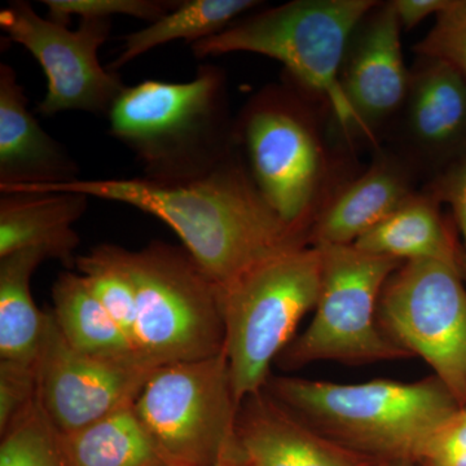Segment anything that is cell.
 Instances as JSON below:
<instances>
[{"label":"cell","instance_id":"6da1fadb","mask_svg":"<svg viewBox=\"0 0 466 466\" xmlns=\"http://www.w3.org/2000/svg\"><path fill=\"white\" fill-rule=\"evenodd\" d=\"M29 193H79L157 218L177 233L184 249L219 289L266 260L309 245L305 235L290 228L269 207L238 148L193 182L79 179Z\"/></svg>","mask_w":466,"mask_h":466},{"label":"cell","instance_id":"7a4b0ae2","mask_svg":"<svg viewBox=\"0 0 466 466\" xmlns=\"http://www.w3.org/2000/svg\"><path fill=\"white\" fill-rule=\"evenodd\" d=\"M233 137L265 200L309 244L325 208L360 174L327 106L285 76L245 104Z\"/></svg>","mask_w":466,"mask_h":466},{"label":"cell","instance_id":"3957f363","mask_svg":"<svg viewBox=\"0 0 466 466\" xmlns=\"http://www.w3.org/2000/svg\"><path fill=\"white\" fill-rule=\"evenodd\" d=\"M265 390L319 434L377 461L419 464L429 441L462 407L437 376L360 383L271 376Z\"/></svg>","mask_w":466,"mask_h":466},{"label":"cell","instance_id":"277c9868","mask_svg":"<svg viewBox=\"0 0 466 466\" xmlns=\"http://www.w3.org/2000/svg\"><path fill=\"white\" fill-rule=\"evenodd\" d=\"M109 134L133 152L144 179H201L238 149L225 72L205 64L192 81L148 79L126 87L108 113Z\"/></svg>","mask_w":466,"mask_h":466},{"label":"cell","instance_id":"5b68a950","mask_svg":"<svg viewBox=\"0 0 466 466\" xmlns=\"http://www.w3.org/2000/svg\"><path fill=\"white\" fill-rule=\"evenodd\" d=\"M376 0H293L263 9L189 46L193 56L262 55L283 64L285 76L323 101L332 116L334 133L349 148L351 113L339 69L355 27Z\"/></svg>","mask_w":466,"mask_h":466},{"label":"cell","instance_id":"8992f818","mask_svg":"<svg viewBox=\"0 0 466 466\" xmlns=\"http://www.w3.org/2000/svg\"><path fill=\"white\" fill-rule=\"evenodd\" d=\"M137 297L135 348L147 366L196 361L222 354L226 325L220 290L183 247L150 242L121 248Z\"/></svg>","mask_w":466,"mask_h":466},{"label":"cell","instance_id":"52a82bcc","mask_svg":"<svg viewBox=\"0 0 466 466\" xmlns=\"http://www.w3.org/2000/svg\"><path fill=\"white\" fill-rule=\"evenodd\" d=\"M320 287V250L308 245L260 263L219 289L238 407L265 389L272 363L293 341L303 317L317 308Z\"/></svg>","mask_w":466,"mask_h":466},{"label":"cell","instance_id":"ba28073f","mask_svg":"<svg viewBox=\"0 0 466 466\" xmlns=\"http://www.w3.org/2000/svg\"><path fill=\"white\" fill-rule=\"evenodd\" d=\"M321 287L314 319L276 359L284 370L319 361L368 364L410 355L383 332L379 302L401 262L358 249L320 245Z\"/></svg>","mask_w":466,"mask_h":466},{"label":"cell","instance_id":"9c48e42d","mask_svg":"<svg viewBox=\"0 0 466 466\" xmlns=\"http://www.w3.org/2000/svg\"><path fill=\"white\" fill-rule=\"evenodd\" d=\"M134 410L168 464L216 466L238 410L226 351L156 368Z\"/></svg>","mask_w":466,"mask_h":466},{"label":"cell","instance_id":"30bf717a","mask_svg":"<svg viewBox=\"0 0 466 466\" xmlns=\"http://www.w3.org/2000/svg\"><path fill=\"white\" fill-rule=\"evenodd\" d=\"M461 267L440 260L401 263L383 287L379 321L410 357L424 359L466 406V287Z\"/></svg>","mask_w":466,"mask_h":466},{"label":"cell","instance_id":"8fae6325","mask_svg":"<svg viewBox=\"0 0 466 466\" xmlns=\"http://www.w3.org/2000/svg\"><path fill=\"white\" fill-rule=\"evenodd\" d=\"M0 27L9 41L23 46L38 61L47 91L38 106L46 116L64 112L108 116L126 86L100 64L99 50L108 41L112 20L85 18L76 30L39 16L32 5L11 2L0 11Z\"/></svg>","mask_w":466,"mask_h":466},{"label":"cell","instance_id":"7c38bea8","mask_svg":"<svg viewBox=\"0 0 466 466\" xmlns=\"http://www.w3.org/2000/svg\"><path fill=\"white\" fill-rule=\"evenodd\" d=\"M155 370L86 357L66 342L47 311L36 358L38 398L57 433L79 431L134 404Z\"/></svg>","mask_w":466,"mask_h":466},{"label":"cell","instance_id":"4fadbf2b","mask_svg":"<svg viewBox=\"0 0 466 466\" xmlns=\"http://www.w3.org/2000/svg\"><path fill=\"white\" fill-rule=\"evenodd\" d=\"M401 26L391 2H379L355 27L339 69L350 113V146L380 148V137L397 121L410 87L401 50Z\"/></svg>","mask_w":466,"mask_h":466},{"label":"cell","instance_id":"5bb4252c","mask_svg":"<svg viewBox=\"0 0 466 466\" xmlns=\"http://www.w3.org/2000/svg\"><path fill=\"white\" fill-rule=\"evenodd\" d=\"M398 150L417 174H440L466 155V81L437 58L416 56L397 121Z\"/></svg>","mask_w":466,"mask_h":466},{"label":"cell","instance_id":"9a60e30c","mask_svg":"<svg viewBox=\"0 0 466 466\" xmlns=\"http://www.w3.org/2000/svg\"><path fill=\"white\" fill-rule=\"evenodd\" d=\"M81 167L27 108L17 73L0 66V193H29L79 180Z\"/></svg>","mask_w":466,"mask_h":466},{"label":"cell","instance_id":"2e32d148","mask_svg":"<svg viewBox=\"0 0 466 466\" xmlns=\"http://www.w3.org/2000/svg\"><path fill=\"white\" fill-rule=\"evenodd\" d=\"M235 438L249 466H376L380 462L319 434L265 389L242 400Z\"/></svg>","mask_w":466,"mask_h":466},{"label":"cell","instance_id":"e0dca14e","mask_svg":"<svg viewBox=\"0 0 466 466\" xmlns=\"http://www.w3.org/2000/svg\"><path fill=\"white\" fill-rule=\"evenodd\" d=\"M415 168L395 150L375 149L370 167L343 187L309 233V245H352L416 193Z\"/></svg>","mask_w":466,"mask_h":466},{"label":"cell","instance_id":"ac0fdd59","mask_svg":"<svg viewBox=\"0 0 466 466\" xmlns=\"http://www.w3.org/2000/svg\"><path fill=\"white\" fill-rule=\"evenodd\" d=\"M90 198L79 193H15L0 198V258L15 251L39 248L51 259L76 265L79 236L73 225Z\"/></svg>","mask_w":466,"mask_h":466},{"label":"cell","instance_id":"d6986e66","mask_svg":"<svg viewBox=\"0 0 466 466\" xmlns=\"http://www.w3.org/2000/svg\"><path fill=\"white\" fill-rule=\"evenodd\" d=\"M441 207L428 192L417 191L352 245L401 263L440 260L464 269V259Z\"/></svg>","mask_w":466,"mask_h":466},{"label":"cell","instance_id":"ffe728a7","mask_svg":"<svg viewBox=\"0 0 466 466\" xmlns=\"http://www.w3.org/2000/svg\"><path fill=\"white\" fill-rule=\"evenodd\" d=\"M51 309L61 334L76 351L110 363L144 367L130 337L91 293L84 276L64 272L52 288Z\"/></svg>","mask_w":466,"mask_h":466},{"label":"cell","instance_id":"44dd1931","mask_svg":"<svg viewBox=\"0 0 466 466\" xmlns=\"http://www.w3.org/2000/svg\"><path fill=\"white\" fill-rule=\"evenodd\" d=\"M46 259L50 254L39 248L0 258V359L36 364L47 312L34 303L30 280Z\"/></svg>","mask_w":466,"mask_h":466},{"label":"cell","instance_id":"7402d4cb","mask_svg":"<svg viewBox=\"0 0 466 466\" xmlns=\"http://www.w3.org/2000/svg\"><path fill=\"white\" fill-rule=\"evenodd\" d=\"M66 466H171L147 433L134 404L72 433H58Z\"/></svg>","mask_w":466,"mask_h":466},{"label":"cell","instance_id":"603a6c76","mask_svg":"<svg viewBox=\"0 0 466 466\" xmlns=\"http://www.w3.org/2000/svg\"><path fill=\"white\" fill-rule=\"evenodd\" d=\"M262 5L257 0H186L148 26L128 34L122 50L110 64L116 72L135 58L167 43L184 41L191 46L223 32L241 15Z\"/></svg>","mask_w":466,"mask_h":466},{"label":"cell","instance_id":"cb8c5ba5","mask_svg":"<svg viewBox=\"0 0 466 466\" xmlns=\"http://www.w3.org/2000/svg\"><path fill=\"white\" fill-rule=\"evenodd\" d=\"M76 266L91 293L135 345L137 297L133 281L122 262L121 247L97 245L90 253L76 257Z\"/></svg>","mask_w":466,"mask_h":466},{"label":"cell","instance_id":"d4e9b609","mask_svg":"<svg viewBox=\"0 0 466 466\" xmlns=\"http://www.w3.org/2000/svg\"><path fill=\"white\" fill-rule=\"evenodd\" d=\"M0 435V466H66L57 431L39 398Z\"/></svg>","mask_w":466,"mask_h":466},{"label":"cell","instance_id":"484cf974","mask_svg":"<svg viewBox=\"0 0 466 466\" xmlns=\"http://www.w3.org/2000/svg\"><path fill=\"white\" fill-rule=\"evenodd\" d=\"M42 3L48 9L50 20L66 26L73 16L81 20L127 16L152 24L179 5L171 0H43Z\"/></svg>","mask_w":466,"mask_h":466},{"label":"cell","instance_id":"4316f807","mask_svg":"<svg viewBox=\"0 0 466 466\" xmlns=\"http://www.w3.org/2000/svg\"><path fill=\"white\" fill-rule=\"evenodd\" d=\"M434 18V25L413 46V52L449 64L466 81V0H449Z\"/></svg>","mask_w":466,"mask_h":466},{"label":"cell","instance_id":"83f0119b","mask_svg":"<svg viewBox=\"0 0 466 466\" xmlns=\"http://www.w3.org/2000/svg\"><path fill=\"white\" fill-rule=\"evenodd\" d=\"M38 398L36 364L0 359V434Z\"/></svg>","mask_w":466,"mask_h":466},{"label":"cell","instance_id":"f1b7e54d","mask_svg":"<svg viewBox=\"0 0 466 466\" xmlns=\"http://www.w3.org/2000/svg\"><path fill=\"white\" fill-rule=\"evenodd\" d=\"M424 191L441 205H447L452 211L453 220L464 242L466 278V155L431 177Z\"/></svg>","mask_w":466,"mask_h":466},{"label":"cell","instance_id":"f546056e","mask_svg":"<svg viewBox=\"0 0 466 466\" xmlns=\"http://www.w3.org/2000/svg\"><path fill=\"white\" fill-rule=\"evenodd\" d=\"M417 465L466 466V406L437 431Z\"/></svg>","mask_w":466,"mask_h":466},{"label":"cell","instance_id":"4dcf8cb0","mask_svg":"<svg viewBox=\"0 0 466 466\" xmlns=\"http://www.w3.org/2000/svg\"><path fill=\"white\" fill-rule=\"evenodd\" d=\"M401 29L412 30L431 16L446 8L449 0H391Z\"/></svg>","mask_w":466,"mask_h":466},{"label":"cell","instance_id":"1f68e13d","mask_svg":"<svg viewBox=\"0 0 466 466\" xmlns=\"http://www.w3.org/2000/svg\"><path fill=\"white\" fill-rule=\"evenodd\" d=\"M216 466H249L244 452H242L238 441H236L235 434L232 435L231 440L226 444L225 450H223L222 455L218 460Z\"/></svg>","mask_w":466,"mask_h":466},{"label":"cell","instance_id":"d6a6232c","mask_svg":"<svg viewBox=\"0 0 466 466\" xmlns=\"http://www.w3.org/2000/svg\"><path fill=\"white\" fill-rule=\"evenodd\" d=\"M376 466H417V464L410 460H390V461H380Z\"/></svg>","mask_w":466,"mask_h":466}]
</instances>
